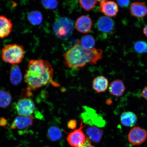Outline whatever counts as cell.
<instances>
[{
	"mask_svg": "<svg viewBox=\"0 0 147 147\" xmlns=\"http://www.w3.org/2000/svg\"><path fill=\"white\" fill-rule=\"evenodd\" d=\"M63 63L66 67L79 69L90 64H96L103 57L102 49L93 48L89 49H84L78 41L73 47L62 55Z\"/></svg>",
	"mask_w": 147,
	"mask_h": 147,
	"instance_id": "1",
	"label": "cell"
},
{
	"mask_svg": "<svg viewBox=\"0 0 147 147\" xmlns=\"http://www.w3.org/2000/svg\"><path fill=\"white\" fill-rule=\"evenodd\" d=\"M54 69L48 61L40 59L30 61L24 76L29 88L36 90L54 83Z\"/></svg>",
	"mask_w": 147,
	"mask_h": 147,
	"instance_id": "2",
	"label": "cell"
},
{
	"mask_svg": "<svg viewBox=\"0 0 147 147\" xmlns=\"http://www.w3.org/2000/svg\"><path fill=\"white\" fill-rule=\"evenodd\" d=\"M25 51L22 46L11 44L5 46L1 51L2 58L5 63L17 65L24 58Z\"/></svg>",
	"mask_w": 147,
	"mask_h": 147,
	"instance_id": "3",
	"label": "cell"
},
{
	"mask_svg": "<svg viewBox=\"0 0 147 147\" xmlns=\"http://www.w3.org/2000/svg\"><path fill=\"white\" fill-rule=\"evenodd\" d=\"M74 23L69 18L63 17L57 20L53 25V30L55 35L61 39H66L72 34Z\"/></svg>",
	"mask_w": 147,
	"mask_h": 147,
	"instance_id": "4",
	"label": "cell"
},
{
	"mask_svg": "<svg viewBox=\"0 0 147 147\" xmlns=\"http://www.w3.org/2000/svg\"><path fill=\"white\" fill-rule=\"evenodd\" d=\"M15 108L18 114L21 116H33L36 112L35 105L30 98L20 99L16 103Z\"/></svg>",
	"mask_w": 147,
	"mask_h": 147,
	"instance_id": "5",
	"label": "cell"
},
{
	"mask_svg": "<svg viewBox=\"0 0 147 147\" xmlns=\"http://www.w3.org/2000/svg\"><path fill=\"white\" fill-rule=\"evenodd\" d=\"M83 121L81 122L80 128L74 130L69 134L67 141L69 144L73 147H80L85 143L87 136L83 131L82 128L86 126L83 125Z\"/></svg>",
	"mask_w": 147,
	"mask_h": 147,
	"instance_id": "6",
	"label": "cell"
},
{
	"mask_svg": "<svg viewBox=\"0 0 147 147\" xmlns=\"http://www.w3.org/2000/svg\"><path fill=\"white\" fill-rule=\"evenodd\" d=\"M147 138V131L139 126H135L129 133L128 140L133 146L142 144Z\"/></svg>",
	"mask_w": 147,
	"mask_h": 147,
	"instance_id": "7",
	"label": "cell"
},
{
	"mask_svg": "<svg viewBox=\"0 0 147 147\" xmlns=\"http://www.w3.org/2000/svg\"><path fill=\"white\" fill-rule=\"evenodd\" d=\"M100 3L99 10L108 17H115L119 12L118 5L115 2L108 1H97Z\"/></svg>",
	"mask_w": 147,
	"mask_h": 147,
	"instance_id": "8",
	"label": "cell"
},
{
	"mask_svg": "<svg viewBox=\"0 0 147 147\" xmlns=\"http://www.w3.org/2000/svg\"><path fill=\"white\" fill-rule=\"evenodd\" d=\"M34 119V116L18 117L14 119L11 125V128L12 129H16L20 130L26 129L32 125Z\"/></svg>",
	"mask_w": 147,
	"mask_h": 147,
	"instance_id": "9",
	"label": "cell"
},
{
	"mask_svg": "<svg viewBox=\"0 0 147 147\" xmlns=\"http://www.w3.org/2000/svg\"><path fill=\"white\" fill-rule=\"evenodd\" d=\"M93 22L89 16L84 15L77 19L75 27L78 32L82 34H87L91 31Z\"/></svg>",
	"mask_w": 147,
	"mask_h": 147,
	"instance_id": "10",
	"label": "cell"
},
{
	"mask_svg": "<svg viewBox=\"0 0 147 147\" xmlns=\"http://www.w3.org/2000/svg\"><path fill=\"white\" fill-rule=\"evenodd\" d=\"M114 22L111 18L107 16H101L97 23V27L101 32L109 33L112 32L115 28Z\"/></svg>",
	"mask_w": 147,
	"mask_h": 147,
	"instance_id": "11",
	"label": "cell"
},
{
	"mask_svg": "<svg viewBox=\"0 0 147 147\" xmlns=\"http://www.w3.org/2000/svg\"><path fill=\"white\" fill-rule=\"evenodd\" d=\"M130 12L134 17L139 18H144L147 15V7L144 3L136 2L132 3L130 6Z\"/></svg>",
	"mask_w": 147,
	"mask_h": 147,
	"instance_id": "12",
	"label": "cell"
},
{
	"mask_svg": "<svg viewBox=\"0 0 147 147\" xmlns=\"http://www.w3.org/2000/svg\"><path fill=\"white\" fill-rule=\"evenodd\" d=\"M12 28L11 21L4 16H0V38L8 36L11 32Z\"/></svg>",
	"mask_w": 147,
	"mask_h": 147,
	"instance_id": "13",
	"label": "cell"
},
{
	"mask_svg": "<svg viewBox=\"0 0 147 147\" xmlns=\"http://www.w3.org/2000/svg\"><path fill=\"white\" fill-rule=\"evenodd\" d=\"M126 90L124 82L120 80H114L110 84L109 92L114 96L120 97L123 94Z\"/></svg>",
	"mask_w": 147,
	"mask_h": 147,
	"instance_id": "14",
	"label": "cell"
},
{
	"mask_svg": "<svg viewBox=\"0 0 147 147\" xmlns=\"http://www.w3.org/2000/svg\"><path fill=\"white\" fill-rule=\"evenodd\" d=\"M109 82L105 77L98 76L95 78L93 82V88L97 93L104 92L107 90Z\"/></svg>",
	"mask_w": 147,
	"mask_h": 147,
	"instance_id": "15",
	"label": "cell"
},
{
	"mask_svg": "<svg viewBox=\"0 0 147 147\" xmlns=\"http://www.w3.org/2000/svg\"><path fill=\"white\" fill-rule=\"evenodd\" d=\"M121 123L124 126L129 127L134 126L137 122L138 117L136 114L131 111L123 113L121 115Z\"/></svg>",
	"mask_w": 147,
	"mask_h": 147,
	"instance_id": "16",
	"label": "cell"
},
{
	"mask_svg": "<svg viewBox=\"0 0 147 147\" xmlns=\"http://www.w3.org/2000/svg\"><path fill=\"white\" fill-rule=\"evenodd\" d=\"M86 132L90 140L96 143L100 142L103 134L102 130L95 126L88 127Z\"/></svg>",
	"mask_w": 147,
	"mask_h": 147,
	"instance_id": "17",
	"label": "cell"
},
{
	"mask_svg": "<svg viewBox=\"0 0 147 147\" xmlns=\"http://www.w3.org/2000/svg\"><path fill=\"white\" fill-rule=\"evenodd\" d=\"M10 78L11 82L14 85L19 84L22 80L21 70L18 65H12L11 67Z\"/></svg>",
	"mask_w": 147,
	"mask_h": 147,
	"instance_id": "18",
	"label": "cell"
},
{
	"mask_svg": "<svg viewBox=\"0 0 147 147\" xmlns=\"http://www.w3.org/2000/svg\"><path fill=\"white\" fill-rule=\"evenodd\" d=\"M79 41L82 47L85 49H93L95 45L94 38L90 35L84 36Z\"/></svg>",
	"mask_w": 147,
	"mask_h": 147,
	"instance_id": "19",
	"label": "cell"
},
{
	"mask_svg": "<svg viewBox=\"0 0 147 147\" xmlns=\"http://www.w3.org/2000/svg\"><path fill=\"white\" fill-rule=\"evenodd\" d=\"M12 97L9 92L0 90V107L5 108L10 105L12 102Z\"/></svg>",
	"mask_w": 147,
	"mask_h": 147,
	"instance_id": "20",
	"label": "cell"
},
{
	"mask_svg": "<svg viewBox=\"0 0 147 147\" xmlns=\"http://www.w3.org/2000/svg\"><path fill=\"white\" fill-rule=\"evenodd\" d=\"M28 19L32 25H38L42 23L43 16L41 13L38 11H33L28 14Z\"/></svg>",
	"mask_w": 147,
	"mask_h": 147,
	"instance_id": "21",
	"label": "cell"
},
{
	"mask_svg": "<svg viewBox=\"0 0 147 147\" xmlns=\"http://www.w3.org/2000/svg\"><path fill=\"white\" fill-rule=\"evenodd\" d=\"M48 135L51 140L55 141L61 138L62 133L59 128L53 126L49 128Z\"/></svg>",
	"mask_w": 147,
	"mask_h": 147,
	"instance_id": "22",
	"label": "cell"
},
{
	"mask_svg": "<svg viewBox=\"0 0 147 147\" xmlns=\"http://www.w3.org/2000/svg\"><path fill=\"white\" fill-rule=\"evenodd\" d=\"M97 1H79V3L80 6L86 11H89L94 8L97 3Z\"/></svg>",
	"mask_w": 147,
	"mask_h": 147,
	"instance_id": "23",
	"label": "cell"
},
{
	"mask_svg": "<svg viewBox=\"0 0 147 147\" xmlns=\"http://www.w3.org/2000/svg\"><path fill=\"white\" fill-rule=\"evenodd\" d=\"M134 49L136 52L141 53H147V44L143 41H138L134 45Z\"/></svg>",
	"mask_w": 147,
	"mask_h": 147,
	"instance_id": "24",
	"label": "cell"
},
{
	"mask_svg": "<svg viewBox=\"0 0 147 147\" xmlns=\"http://www.w3.org/2000/svg\"><path fill=\"white\" fill-rule=\"evenodd\" d=\"M42 4L45 8L48 9H54L58 6V3L56 1H43Z\"/></svg>",
	"mask_w": 147,
	"mask_h": 147,
	"instance_id": "25",
	"label": "cell"
},
{
	"mask_svg": "<svg viewBox=\"0 0 147 147\" xmlns=\"http://www.w3.org/2000/svg\"><path fill=\"white\" fill-rule=\"evenodd\" d=\"M77 126V122L75 120H70L67 123V127L71 129H74Z\"/></svg>",
	"mask_w": 147,
	"mask_h": 147,
	"instance_id": "26",
	"label": "cell"
},
{
	"mask_svg": "<svg viewBox=\"0 0 147 147\" xmlns=\"http://www.w3.org/2000/svg\"><path fill=\"white\" fill-rule=\"evenodd\" d=\"M117 2L119 6L122 8L127 7L130 3L129 1H118Z\"/></svg>",
	"mask_w": 147,
	"mask_h": 147,
	"instance_id": "27",
	"label": "cell"
},
{
	"mask_svg": "<svg viewBox=\"0 0 147 147\" xmlns=\"http://www.w3.org/2000/svg\"><path fill=\"white\" fill-rule=\"evenodd\" d=\"M80 147H95L92 145L90 140L87 136L85 143Z\"/></svg>",
	"mask_w": 147,
	"mask_h": 147,
	"instance_id": "28",
	"label": "cell"
},
{
	"mask_svg": "<svg viewBox=\"0 0 147 147\" xmlns=\"http://www.w3.org/2000/svg\"><path fill=\"white\" fill-rule=\"evenodd\" d=\"M141 97L147 100V86L143 88L141 94Z\"/></svg>",
	"mask_w": 147,
	"mask_h": 147,
	"instance_id": "29",
	"label": "cell"
},
{
	"mask_svg": "<svg viewBox=\"0 0 147 147\" xmlns=\"http://www.w3.org/2000/svg\"><path fill=\"white\" fill-rule=\"evenodd\" d=\"M7 124V120L4 118H2L0 119V126L5 127L6 126Z\"/></svg>",
	"mask_w": 147,
	"mask_h": 147,
	"instance_id": "30",
	"label": "cell"
},
{
	"mask_svg": "<svg viewBox=\"0 0 147 147\" xmlns=\"http://www.w3.org/2000/svg\"><path fill=\"white\" fill-rule=\"evenodd\" d=\"M143 32L145 35L147 36V25L143 29Z\"/></svg>",
	"mask_w": 147,
	"mask_h": 147,
	"instance_id": "31",
	"label": "cell"
}]
</instances>
